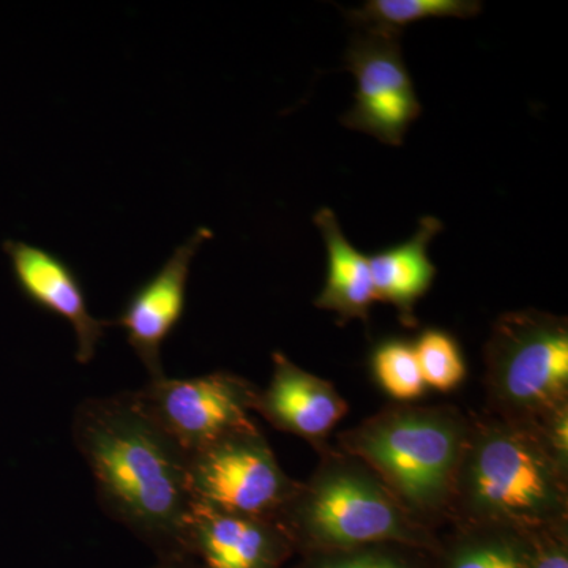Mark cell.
<instances>
[{"instance_id": "cell-1", "label": "cell", "mask_w": 568, "mask_h": 568, "mask_svg": "<svg viewBox=\"0 0 568 568\" xmlns=\"http://www.w3.org/2000/svg\"><path fill=\"white\" fill-rule=\"evenodd\" d=\"M71 437L104 514L156 559L189 556V457L142 409L134 392L84 399L74 410Z\"/></svg>"}, {"instance_id": "cell-2", "label": "cell", "mask_w": 568, "mask_h": 568, "mask_svg": "<svg viewBox=\"0 0 568 568\" xmlns=\"http://www.w3.org/2000/svg\"><path fill=\"white\" fill-rule=\"evenodd\" d=\"M534 530L568 525V467L534 426L470 416L448 525Z\"/></svg>"}, {"instance_id": "cell-3", "label": "cell", "mask_w": 568, "mask_h": 568, "mask_svg": "<svg viewBox=\"0 0 568 568\" xmlns=\"http://www.w3.org/2000/svg\"><path fill=\"white\" fill-rule=\"evenodd\" d=\"M470 416L454 405H395L336 436V447L365 463L417 523L448 525L469 436Z\"/></svg>"}, {"instance_id": "cell-4", "label": "cell", "mask_w": 568, "mask_h": 568, "mask_svg": "<svg viewBox=\"0 0 568 568\" xmlns=\"http://www.w3.org/2000/svg\"><path fill=\"white\" fill-rule=\"evenodd\" d=\"M308 480L298 481L275 521L295 556L375 544H399L435 552L439 534L399 506L379 477L354 455L328 444Z\"/></svg>"}, {"instance_id": "cell-5", "label": "cell", "mask_w": 568, "mask_h": 568, "mask_svg": "<svg viewBox=\"0 0 568 568\" xmlns=\"http://www.w3.org/2000/svg\"><path fill=\"white\" fill-rule=\"evenodd\" d=\"M487 413L540 426L568 409V320L540 310L497 317L485 346Z\"/></svg>"}, {"instance_id": "cell-6", "label": "cell", "mask_w": 568, "mask_h": 568, "mask_svg": "<svg viewBox=\"0 0 568 568\" xmlns=\"http://www.w3.org/2000/svg\"><path fill=\"white\" fill-rule=\"evenodd\" d=\"M189 487L193 506L275 519L298 480L284 473L260 426L254 425L190 455Z\"/></svg>"}, {"instance_id": "cell-7", "label": "cell", "mask_w": 568, "mask_h": 568, "mask_svg": "<svg viewBox=\"0 0 568 568\" xmlns=\"http://www.w3.org/2000/svg\"><path fill=\"white\" fill-rule=\"evenodd\" d=\"M260 387L231 372L193 377H156L138 402L186 457L241 429L252 428Z\"/></svg>"}, {"instance_id": "cell-8", "label": "cell", "mask_w": 568, "mask_h": 568, "mask_svg": "<svg viewBox=\"0 0 568 568\" xmlns=\"http://www.w3.org/2000/svg\"><path fill=\"white\" fill-rule=\"evenodd\" d=\"M347 69L357 80L354 106L343 125L387 145H402L422 112L413 78L403 59L398 36L366 31L346 52Z\"/></svg>"}, {"instance_id": "cell-9", "label": "cell", "mask_w": 568, "mask_h": 568, "mask_svg": "<svg viewBox=\"0 0 568 568\" xmlns=\"http://www.w3.org/2000/svg\"><path fill=\"white\" fill-rule=\"evenodd\" d=\"M209 227H200L171 254L170 260L149 282L142 284L123 306L115 325L125 331L151 379L166 375L162 364L163 343L182 321L186 304L190 267L197 250L212 239Z\"/></svg>"}, {"instance_id": "cell-10", "label": "cell", "mask_w": 568, "mask_h": 568, "mask_svg": "<svg viewBox=\"0 0 568 568\" xmlns=\"http://www.w3.org/2000/svg\"><path fill=\"white\" fill-rule=\"evenodd\" d=\"M254 413L278 432L306 440L316 452L349 413L345 396L331 381L295 365L286 354H272V376L260 388Z\"/></svg>"}, {"instance_id": "cell-11", "label": "cell", "mask_w": 568, "mask_h": 568, "mask_svg": "<svg viewBox=\"0 0 568 568\" xmlns=\"http://www.w3.org/2000/svg\"><path fill=\"white\" fill-rule=\"evenodd\" d=\"M186 555L201 568H286L295 552L275 519L193 506Z\"/></svg>"}, {"instance_id": "cell-12", "label": "cell", "mask_w": 568, "mask_h": 568, "mask_svg": "<svg viewBox=\"0 0 568 568\" xmlns=\"http://www.w3.org/2000/svg\"><path fill=\"white\" fill-rule=\"evenodd\" d=\"M9 254L21 290L41 308L71 325L78 364H91L108 323L92 315L73 268L55 254L22 242L9 244Z\"/></svg>"}, {"instance_id": "cell-13", "label": "cell", "mask_w": 568, "mask_h": 568, "mask_svg": "<svg viewBox=\"0 0 568 568\" xmlns=\"http://www.w3.org/2000/svg\"><path fill=\"white\" fill-rule=\"evenodd\" d=\"M440 231V220L424 216L409 241L368 256L376 302L394 305L407 328L417 327V302L435 282L437 268L429 260L428 245Z\"/></svg>"}, {"instance_id": "cell-14", "label": "cell", "mask_w": 568, "mask_h": 568, "mask_svg": "<svg viewBox=\"0 0 568 568\" xmlns=\"http://www.w3.org/2000/svg\"><path fill=\"white\" fill-rule=\"evenodd\" d=\"M315 224L327 248V280L315 305L335 313L339 324L353 320L366 323L369 308L376 302L368 256L347 241L331 209H321L315 215Z\"/></svg>"}, {"instance_id": "cell-15", "label": "cell", "mask_w": 568, "mask_h": 568, "mask_svg": "<svg viewBox=\"0 0 568 568\" xmlns=\"http://www.w3.org/2000/svg\"><path fill=\"white\" fill-rule=\"evenodd\" d=\"M436 568H530L528 532L504 526L455 525L439 536Z\"/></svg>"}, {"instance_id": "cell-16", "label": "cell", "mask_w": 568, "mask_h": 568, "mask_svg": "<svg viewBox=\"0 0 568 568\" xmlns=\"http://www.w3.org/2000/svg\"><path fill=\"white\" fill-rule=\"evenodd\" d=\"M481 2L477 0H368L362 9L351 10L349 21L366 31L399 36L403 28L428 18L477 17Z\"/></svg>"}, {"instance_id": "cell-17", "label": "cell", "mask_w": 568, "mask_h": 568, "mask_svg": "<svg viewBox=\"0 0 568 568\" xmlns=\"http://www.w3.org/2000/svg\"><path fill=\"white\" fill-rule=\"evenodd\" d=\"M369 368L376 386L399 405H414L428 394L413 343L384 338L369 355Z\"/></svg>"}, {"instance_id": "cell-18", "label": "cell", "mask_w": 568, "mask_h": 568, "mask_svg": "<svg viewBox=\"0 0 568 568\" xmlns=\"http://www.w3.org/2000/svg\"><path fill=\"white\" fill-rule=\"evenodd\" d=\"M286 568H436L435 555L399 544H375L297 556Z\"/></svg>"}, {"instance_id": "cell-19", "label": "cell", "mask_w": 568, "mask_h": 568, "mask_svg": "<svg viewBox=\"0 0 568 568\" xmlns=\"http://www.w3.org/2000/svg\"><path fill=\"white\" fill-rule=\"evenodd\" d=\"M413 345L426 387L450 394L465 383L466 358L454 335L440 328H425Z\"/></svg>"}, {"instance_id": "cell-20", "label": "cell", "mask_w": 568, "mask_h": 568, "mask_svg": "<svg viewBox=\"0 0 568 568\" xmlns=\"http://www.w3.org/2000/svg\"><path fill=\"white\" fill-rule=\"evenodd\" d=\"M530 568H568V525L528 532Z\"/></svg>"}, {"instance_id": "cell-21", "label": "cell", "mask_w": 568, "mask_h": 568, "mask_svg": "<svg viewBox=\"0 0 568 568\" xmlns=\"http://www.w3.org/2000/svg\"><path fill=\"white\" fill-rule=\"evenodd\" d=\"M149 568H201V566L190 556H183V558L156 559V562Z\"/></svg>"}]
</instances>
